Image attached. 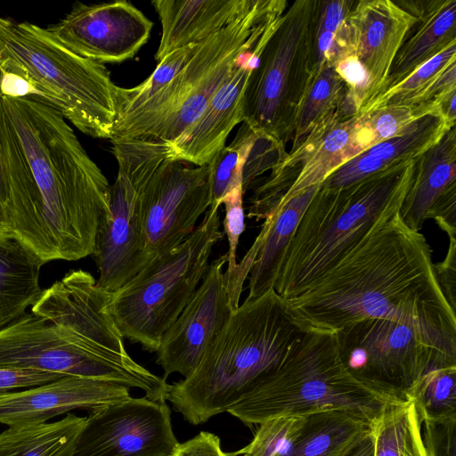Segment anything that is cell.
<instances>
[{"mask_svg": "<svg viewBox=\"0 0 456 456\" xmlns=\"http://www.w3.org/2000/svg\"><path fill=\"white\" fill-rule=\"evenodd\" d=\"M400 4L417 20L392 63L383 91L456 42V0L419 1V4L418 1H408Z\"/></svg>", "mask_w": 456, "mask_h": 456, "instance_id": "22", "label": "cell"}, {"mask_svg": "<svg viewBox=\"0 0 456 456\" xmlns=\"http://www.w3.org/2000/svg\"><path fill=\"white\" fill-rule=\"evenodd\" d=\"M306 415L282 416L259 425L252 441L231 456H288L305 422Z\"/></svg>", "mask_w": 456, "mask_h": 456, "instance_id": "37", "label": "cell"}, {"mask_svg": "<svg viewBox=\"0 0 456 456\" xmlns=\"http://www.w3.org/2000/svg\"><path fill=\"white\" fill-rule=\"evenodd\" d=\"M0 152L13 239L44 264L92 256L110 183L62 115L0 96Z\"/></svg>", "mask_w": 456, "mask_h": 456, "instance_id": "1", "label": "cell"}, {"mask_svg": "<svg viewBox=\"0 0 456 456\" xmlns=\"http://www.w3.org/2000/svg\"><path fill=\"white\" fill-rule=\"evenodd\" d=\"M256 0H154L161 37L155 54L160 61L177 49L198 44L245 16Z\"/></svg>", "mask_w": 456, "mask_h": 456, "instance_id": "21", "label": "cell"}, {"mask_svg": "<svg viewBox=\"0 0 456 456\" xmlns=\"http://www.w3.org/2000/svg\"><path fill=\"white\" fill-rule=\"evenodd\" d=\"M456 61V42L422 64L398 84L383 91L360 114L386 105L419 104L432 81L452 61Z\"/></svg>", "mask_w": 456, "mask_h": 456, "instance_id": "35", "label": "cell"}, {"mask_svg": "<svg viewBox=\"0 0 456 456\" xmlns=\"http://www.w3.org/2000/svg\"><path fill=\"white\" fill-rule=\"evenodd\" d=\"M452 127L439 108L417 118L403 134L362 151L388 166L419 158L436 145Z\"/></svg>", "mask_w": 456, "mask_h": 456, "instance_id": "30", "label": "cell"}, {"mask_svg": "<svg viewBox=\"0 0 456 456\" xmlns=\"http://www.w3.org/2000/svg\"><path fill=\"white\" fill-rule=\"evenodd\" d=\"M374 437L369 429L344 454V456H374Z\"/></svg>", "mask_w": 456, "mask_h": 456, "instance_id": "44", "label": "cell"}, {"mask_svg": "<svg viewBox=\"0 0 456 456\" xmlns=\"http://www.w3.org/2000/svg\"><path fill=\"white\" fill-rule=\"evenodd\" d=\"M43 265L14 239L0 244V330L39 299L44 290L39 284Z\"/></svg>", "mask_w": 456, "mask_h": 456, "instance_id": "25", "label": "cell"}, {"mask_svg": "<svg viewBox=\"0 0 456 456\" xmlns=\"http://www.w3.org/2000/svg\"><path fill=\"white\" fill-rule=\"evenodd\" d=\"M422 422L456 419V366L433 370L416 383L408 399Z\"/></svg>", "mask_w": 456, "mask_h": 456, "instance_id": "32", "label": "cell"}, {"mask_svg": "<svg viewBox=\"0 0 456 456\" xmlns=\"http://www.w3.org/2000/svg\"><path fill=\"white\" fill-rule=\"evenodd\" d=\"M305 331L274 289L244 301L193 373L170 385L167 400L189 423L207 422L273 373Z\"/></svg>", "mask_w": 456, "mask_h": 456, "instance_id": "3", "label": "cell"}, {"mask_svg": "<svg viewBox=\"0 0 456 456\" xmlns=\"http://www.w3.org/2000/svg\"><path fill=\"white\" fill-rule=\"evenodd\" d=\"M13 239L7 205L0 198V244Z\"/></svg>", "mask_w": 456, "mask_h": 456, "instance_id": "45", "label": "cell"}, {"mask_svg": "<svg viewBox=\"0 0 456 456\" xmlns=\"http://www.w3.org/2000/svg\"><path fill=\"white\" fill-rule=\"evenodd\" d=\"M119 87L102 63L73 53L48 28L0 17V96L35 99L82 133L111 140Z\"/></svg>", "mask_w": 456, "mask_h": 456, "instance_id": "4", "label": "cell"}, {"mask_svg": "<svg viewBox=\"0 0 456 456\" xmlns=\"http://www.w3.org/2000/svg\"><path fill=\"white\" fill-rule=\"evenodd\" d=\"M345 92V82L334 66H324L313 74L297 111L291 148L297 146L314 126L337 110Z\"/></svg>", "mask_w": 456, "mask_h": 456, "instance_id": "29", "label": "cell"}, {"mask_svg": "<svg viewBox=\"0 0 456 456\" xmlns=\"http://www.w3.org/2000/svg\"><path fill=\"white\" fill-rule=\"evenodd\" d=\"M418 159V158H417ZM417 159L379 171L349 186H319L284 253L274 284L294 298L330 270L374 224L400 210Z\"/></svg>", "mask_w": 456, "mask_h": 456, "instance_id": "5", "label": "cell"}, {"mask_svg": "<svg viewBox=\"0 0 456 456\" xmlns=\"http://www.w3.org/2000/svg\"><path fill=\"white\" fill-rule=\"evenodd\" d=\"M319 186L310 187L279 203L265 219L251 246L256 250V257L248 274V293L244 301H252L274 289L284 253Z\"/></svg>", "mask_w": 456, "mask_h": 456, "instance_id": "23", "label": "cell"}, {"mask_svg": "<svg viewBox=\"0 0 456 456\" xmlns=\"http://www.w3.org/2000/svg\"><path fill=\"white\" fill-rule=\"evenodd\" d=\"M219 208L210 207L182 244L152 259L111 292L109 312L124 338L158 351L164 333L201 283L214 246L224 237Z\"/></svg>", "mask_w": 456, "mask_h": 456, "instance_id": "8", "label": "cell"}, {"mask_svg": "<svg viewBox=\"0 0 456 456\" xmlns=\"http://www.w3.org/2000/svg\"><path fill=\"white\" fill-rule=\"evenodd\" d=\"M153 22L126 0L77 3L52 35L77 55L99 63L130 60L148 42Z\"/></svg>", "mask_w": 456, "mask_h": 456, "instance_id": "16", "label": "cell"}, {"mask_svg": "<svg viewBox=\"0 0 456 456\" xmlns=\"http://www.w3.org/2000/svg\"><path fill=\"white\" fill-rule=\"evenodd\" d=\"M227 253L209 263L206 274L178 318L164 333L157 363L164 379L174 372L184 378L199 366L208 346L235 311L224 274Z\"/></svg>", "mask_w": 456, "mask_h": 456, "instance_id": "17", "label": "cell"}, {"mask_svg": "<svg viewBox=\"0 0 456 456\" xmlns=\"http://www.w3.org/2000/svg\"><path fill=\"white\" fill-rule=\"evenodd\" d=\"M242 186L231 191L222 200L224 205V233H225L229 248L227 252V268L224 273L228 278L237 266L236 251L240 237L245 230V214L243 208Z\"/></svg>", "mask_w": 456, "mask_h": 456, "instance_id": "38", "label": "cell"}, {"mask_svg": "<svg viewBox=\"0 0 456 456\" xmlns=\"http://www.w3.org/2000/svg\"><path fill=\"white\" fill-rule=\"evenodd\" d=\"M200 43L182 47L164 57L153 72L138 86L132 88L119 87L118 120L139 108L171 83L196 53Z\"/></svg>", "mask_w": 456, "mask_h": 456, "instance_id": "36", "label": "cell"}, {"mask_svg": "<svg viewBox=\"0 0 456 456\" xmlns=\"http://www.w3.org/2000/svg\"><path fill=\"white\" fill-rule=\"evenodd\" d=\"M64 375L32 370L0 369V393L16 388L35 387Z\"/></svg>", "mask_w": 456, "mask_h": 456, "instance_id": "40", "label": "cell"}, {"mask_svg": "<svg viewBox=\"0 0 456 456\" xmlns=\"http://www.w3.org/2000/svg\"><path fill=\"white\" fill-rule=\"evenodd\" d=\"M453 188H456L455 126L417 159L411 187L399 211L403 222L412 231L419 232L430 209Z\"/></svg>", "mask_w": 456, "mask_h": 456, "instance_id": "24", "label": "cell"}, {"mask_svg": "<svg viewBox=\"0 0 456 456\" xmlns=\"http://www.w3.org/2000/svg\"><path fill=\"white\" fill-rule=\"evenodd\" d=\"M433 218L450 238H456V188L445 193L430 209L427 219Z\"/></svg>", "mask_w": 456, "mask_h": 456, "instance_id": "43", "label": "cell"}, {"mask_svg": "<svg viewBox=\"0 0 456 456\" xmlns=\"http://www.w3.org/2000/svg\"><path fill=\"white\" fill-rule=\"evenodd\" d=\"M421 426L411 400L387 403L370 424L374 456H428Z\"/></svg>", "mask_w": 456, "mask_h": 456, "instance_id": "28", "label": "cell"}, {"mask_svg": "<svg viewBox=\"0 0 456 456\" xmlns=\"http://www.w3.org/2000/svg\"><path fill=\"white\" fill-rule=\"evenodd\" d=\"M416 20L417 17L394 1L355 2L348 16L352 41L349 54L357 59L368 79L366 99L360 112L383 91L392 63Z\"/></svg>", "mask_w": 456, "mask_h": 456, "instance_id": "19", "label": "cell"}, {"mask_svg": "<svg viewBox=\"0 0 456 456\" xmlns=\"http://www.w3.org/2000/svg\"><path fill=\"white\" fill-rule=\"evenodd\" d=\"M392 401L348 372L335 333L305 330L279 368L227 412L251 426L282 416L345 410L370 424Z\"/></svg>", "mask_w": 456, "mask_h": 456, "instance_id": "7", "label": "cell"}, {"mask_svg": "<svg viewBox=\"0 0 456 456\" xmlns=\"http://www.w3.org/2000/svg\"><path fill=\"white\" fill-rule=\"evenodd\" d=\"M111 142L118 175L109 187L108 210L92 255L99 272L97 285L108 292L118 290L150 264L142 248V196L168 150L157 140Z\"/></svg>", "mask_w": 456, "mask_h": 456, "instance_id": "12", "label": "cell"}, {"mask_svg": "<svg viewBox=\"0 0 456 456\" xmlns=\"http://www.w3.org/2000/svg\"><path fill=\"white\" fill-rule=\"evenodd\" d=\"M321 0L295 1L280 19L250 72L242 118L281 154L292 141L294 122L314 70L315 34Z\"/></svg>", "mask_w": 456, "mask_h": 456, "instance_id": "9", "label": "cell"}, {"mask_svg": "<svg viewBox=\"0 0 456 456\" xmlns=\"http://www.w3.org/2000/svg\"><path fill=\"white\" fill-rule=\"evenodd\" d=\"M436 277L449 305L456 309V238H450V246L443 262L434 264Z\"/></svg>", "mask_w": 456, "mask_h": 456, "instance_id": "41", "label": "cell"}, {"mask_svg": "<svg viewBox=\"0 0 456 456\" xmlns=\"http://www.w3.org/2000/svg\"><path fill=\"white\" fill-rule=\"evenodd\" d=\"M0 369L32 370L137 387L166 401L170 385L128 354L110 351L71 329L25 313L0 330Z\"/></svg>", "mask_w": 456, "mask_h": 456, "instance_id": "11", "label": "cell"}, {"mask_svg": "<svg viewBox=\"0 0 456 456\" xmlns=\"http://www.w3.org/2000/svg\"><path fill=\"white\" fill-rule=\"evenodd\" d=\"M335 334L348 372L388 400H407L425 374L456 366V328L371 318Z\"/></svg>", "mask_w": 456, "mask_h": 456, "instance_id": "10", "label": "cell"}, {"mask_svg": "<svg viewBox=\"0 0 456 456\" xmlns=\"http://www.w3.org/2000/svg\"><path fill=\"white\" fill-rule=\"evenodd\" d=\"M0 198L7 205V208H8L7 186H6L4 171L2 159H1V152H0Z\"/></svg>", "mask_w": 456, "mask_h": 456, "instance_id": "46", "label": "cell"}, {"mask_svg": "<svg viewBox=\"0 0 456 456\" xmlns=\"http://www.w3.org/2000/svg\"><path fill=\"white\" fill-rule=\"evenodd\" d=\"M400 210L378 221L289 310L304 330L337 332L371 318L456 328L455 311L436 277L432 250Z\"/></svg>", "mask_w": 456, "mask_h": 456, "instance_id": "2", "label": "cell"}, {"mask_svg": "<svg viewBox=\"0 0 456 456\" xmlns=\"http://www.w3.org/2000/svg\"><path fill=\"white\" fill-rule=\"evenodd\" d=\"M285 0H256L245 16L210 36L184 69L160 92L116 123L110 141L171 142L192 125L265 31L287 9Z\"/></svg>", "mask_w": 456, "mask_h": 456, "instance_id": "6", "label": "cell"}, {"mask_svg": "<svg viewBox=\"0 0 456 456\" xmlns=\"http://www.w3.org/2000/svg\"><path fill=\"white\" fill-rule=\"evenodd\" d=\"M274 25L265 31L252 50L242 55L198 119L178 138L166 142L168 149L167 159L204 166L225 146L231 131L243 122L242 102L247 81Z\"/></svg>", "mask_w": 456, "mask_h": 456, "instance_id": "18", "label": "cell"}, {"mask_svg": "<svg viewBox=\"0 0 456 456\" xmlns=\"http://www.w3.org/2000/svg\"><path fill=\"white\" fill-rule=\"evenodd\" d=\"M355 1L321 0L315 34L314 70L335 66L351 52V32L348 16Z\"/></svg>", "mask_w": 456, "mask_h": 456, "instance_id": "31", "label": "cell"}, {"mask_svg": "<svg viewBox=\"0 0 456 456\" xmlns=\"http://www.w3.org/2000/svg\"><path fill=\"white\" fill-rule=\"evenodd\" d=\"M421 424L428 456H456V419Z\"/></svg>", "mask_w": 456, "mask_h": 456, "instance_id": "39", "label": "cell"}, {"mask_svg": "<svg viewBox=\"0 0 456 456\" xmlns=\"http://www.w3.org/2000/svg\"><path fill=\"white\" fill-rule=\"evenodd\" d=\"M369 427L367 420L345 410L308 414L288 456H344Z\"/></svg>", "mask_w": 456, "mask_h": 456, "instance_id": "26", "label": "cell"}, {"mask_svg": "<svg viewBox=\"0 0 456 456\" xmlns=\"http://www.w3.org/2000/svg\"><path fill=\"white\" fill-rule=\"evenodd\" d=\"M178 443L166 401L130 396L89 411L73 456H172Z\"/></svg>", "mask_w": 456, "mask_h": 456, "instance_id": "15", "label": "cell"}, {"mask_svg": "<svg viewBox=\"0 0 456 456\" xmlns=\"http://www.w3.org/2000/svg\"><path fill=\"white\" fill-rule=\"evenodd\" d=\"M208 164L165 159L142 196V248L151 263L182 244L211 205Z\"/></svg>", "mask_w": 456, "mask_h": 456, "instance_id": "14", "label": "cell"}, {"mask_svg": "<svg viewBox=\"0 0 456 456\" xmlns=\"http://www.w3.org/2000/svg\"><path fill=\"white\" fill-rule=\"evenodd\" d=\"M172 456H231L221 449L220 438L201 431L191 439L178 443Z\"/></svg>", "mask_w": 456, "mask_h": 456, "instance_id": "42", "label": "cell"}, {"mask_svg": "<svg viewBox=\"0 0 456 456\" xmlns=\"http://www.w3.org/2000/svg\"><path fill=\"white\" fill-rule=\"evenodd\" d=\"M86 420L68 413L54 422L9 427L0 433V456H73Z\"/></svg>", "mask_w": 456, "mask_h": 456, "instance_id": "27", "label": "cell"}, {"mask_svg": "<svg viewBox=\"0 0 456 456\" xmlns=\"http://www.w3.org/2000/svg\"><path fill=\"white\" fill-rule=\"evenodd\" d=\"M358 119V115L345 117L337 110L314 126L255 190L248 216L265 220L279 203L320 185L336 168L361 153Z\"/></svg>", "mask_w": 456, "mask_h": 456, "instance_id": "13", "label": "cell"}, {"mask_svg": "<svg viewBox=\"0 0 456 456\" xmlns=\"http://www.w3.org/2000/svg\"><path fill=\"white\" fill-rule=\"evenodd\" d=\"M438 109L432 102L386 105L358 114V144L362 151L403 134L417 118Z\"/></svg>", "mask_w": 456, "mask_h": 456, "instance_id": "33", "label": "cell"}, {"mask_svg": "<svg viewBox=\"0 0 456 456\" xmlns=\"http://www.w3.org/2000/svg\"><path fill=\"white\" fill-rule=\"evenodd\" d=\"M242 123L233 141L218 151L208 163L210 207H221L226 194L236 187L242 186V167L254 136L253 130L246 123Z\"/></svg>", "mask_w": 456, "mask_h": 456, "instance_id": "34", "label": "cell"}, {"mask_svg": "<svg viewBox=\"0 0 456 456\" xmlns=\"http://www.w3.org/2000/svg\"><path fill=\"white\" fill-rule=\"evenodd\" d=\"M129 397V388L121 385L63 376L27 390L0 393V423L8 427L44 423L72 410L91 411Z\"/></svg>", "mask_w": 456, "mask_h": 456, "instance_id": "20", "label": "cell"}]
</instances>
